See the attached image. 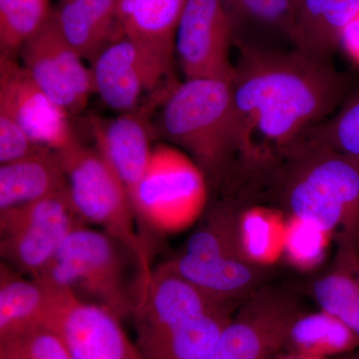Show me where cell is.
I'll return each mask as SVG.
<instances>
[{
  "label": "cell",
  "mask_w": 359,
  "mask_h": 359,
  "mask_svg": "<svg viewBox=\"0 0 359 359\" xmlns=\"http://www.w3.org/2000/svg\"><path fill=\"white\" fill-rule=\"evenodd\" d=\"M69 194L57 153L46 149L0 166V211Z\"/></svg>",
  "instance_id": "cell-19"
},
{
  "label": "cell",
  "mask_w": 359,
  "mask_h": 359,
  "mask_svg": "<svg viewBox=\"0 0 359 359\" xmlns=\"http://www.w3.org/2000/svg\"><path fill=\"white\" fill-rule=\"evenodd\" d=\"M20 54L21 65L33 81L68 114L85 109L94 93L91 71L66 41L52 16Z\"/></svg>",
  "instance_id": "cell-13"
},
{
  "label": "cell",
  "mask_w": 359,
  "mask_h": 359,
  "mask_svg": "<svg viewBox=\"0 0 359 359\" xmlns=\"http://www.w3.org/2000/svg\"><path fill=\"white\" fill-rule=\"evenodd\" d=\"M46 147L33 140L15 120L6 113L0 112V163L13 162L23 159ZM51 150V149H50Z\"/></svg>",
  "instance_id": "cell-29"
},
{
  "label": "cell",
  "mask_w": 359,
  "mask_h": 359,
  "mask_svg": "<svg viewBox=\"0 0 359 359\" xmlns=\"http://www.w3.org/2000/svg\"><path fill=\"white\" fill-rule=\"evenodd\" d=\"M208 185L190 156L160 144L153 149L147 169L131 194L132 204L140 223L157 233H173L200 216Z\"/></svg>",
  "instance_id": "cell-8"
},
{
  "label": "cell",
  "mask_w": 359,
  "mask_h": 359,
  "mask_svg": "<svg viewBox=\"0 0 359 359\" xmlns=\"http://www.w3.org/2000/svg\"><path fill=\"white\" fill-rule=\"evenodd\" d=\"M37 280L122 320L132 318L148 278L128 248L105 231L82 224L66 238Z\"/></svg>",
  "instance_id": "cell-5"
},
{
  "label": "cell",
  "mask_w": 359,
  "mask_h": 359,
  "mask_svg": "<svg viewBox=\"0 0 359 359\" xmlns=\"http://www.w3.org/2000/svg\"><path fill=\"white\" fill-rule=\"evenodd\" d=\"M243 247L252 261L268 257L271 245V228L262 215H249L240 226Z\"/></svg>",
  "instance_id": "cell-30"
},
{
  "label": "cell",
  "mask_w": 359,
  "mask_h": 359,
  "mask_svg": "<svg viewBox=\"0 0 359 359\" xmlns=\"http://www.w3.org/2000/svg\"><path fill=\"white\" fill-rule=\"evenodd\" d=\"M20 359H72L65 342L46 325H35L7 341Z\"/></svg>",
  "instance_id": "cell-27"
},
{
  "label": "cell",
  "mask_w": 359,
  "mask_h": 359,
  "mask_svg": "<svg viewBox=\"0 0 359 359\" xmlns=\"http://www.w3.org/2000/svg\"><path fill=\"white\" fill-rule=\"evenodd\" d=\"M346 43L347 49L358 54L359 57V13L346 28L342 35L341 42Z\"/></svg>",
  "instance_id": "cell-31"
},
{
  "label": "cell",
  "mask_w": 359,
  "mask_h": 359,
  "mask_svg": "<svg viewBox=\"0 0 359 359\" xmlns=\"http://www.w3.org/2000/svg\"><path fill=\"white\" fill-rule=\"evenodd\" d=\"M94 93L120 113L138 108L142 94L159 86L137 45L121 32L91 61Z\"/></svg>",
  "instance_id": "cell-16"
},
{
  "label": "cell",
  "mask_w": 359,
  "mask_h": 359,
  "mask_svg": "<svg viewBox=\"0 0 359 359\" xmlns=\"http://www.w3.org/2000/svg\"><path fill=\"white\" fill-rule=\"evenodd\" d=\"M353 359H359V354H358L356 356H354Z\"/></svg>",
  "instance_id": "cell-35"
},
{
  "label": "cell",
  "mask_w": 359,
  "mask_h": 359,
  "mask_svg": "<svg viewBox=\"0 0 359 359\" xmlns=\"http://www.w3.org/2000/svg\"><path fill=\"white\" fill-rule=\"evenodd\" d=\"M41 282L50 292V306L43 325L57 332L72 359H143L120 318Z\"/></svg>",
  "instance_id": "cell-10"
},
{
  "label": "cell",
  "mask_w": 359,
  "mask_h": 359,
  "mask_svg": "<svg viewBox=\"0 0 359 359\" xmlns=\"http://www.w3.org/2000/svg\"><path fill=\"white\" fill-rule=\"evenodd\" d=\"M235 34L223 0H187L176 35V54L186 79L231 82Z\"/></svg>",
  "instance_id": "cell-11"
},
{
  "label": "cell",
  "mask_w": 359,
  "mask_h": 359,
  "mask_svg": "<svg viewBox=\"0 0 359 359\" xmlns=\"http://www.w3.org/2000/svg\"><path fill=\"white\" fill-rule=\"evenodd\" d=\"M302 136L359 160V97L346 104L332 119L311 127Z\"/></svg>",
  "instance_id": "cell-26"
},
{
  "label": "cell",
  "mask_w": 359,
  "mask_h": 359,
  "mask_svg": "<svg viewBox=\"0 0 359 359\" xmlns=\"http://www.w3.org/2000/svg\"><path fill=\"white\" fill-rule=\"evenodd\" d=\"M238 46L292 43L295 8L292 0H223ZM294 47V46H292Z\"/></svg>",
  "instance_id": "cell-21"
},
{
  "label": "cell",
  "mask_w": 359,
  "mask_h": 359,
  "mask_svg": "<svg viewBox=\"0 0 359 359\" xmlns=\"http://www.w3.org/2000/svg\"><path fill=\"white\" fill-rule=\"evenodd\" d=\"M56 153L67 179L71 204L80 219L100 226L128 248L150 278V250L140 233V221L128 191L119 177L96 149L78 140Z\"/></svg>",
  "instance_id": "cell-6"
},
{
  "label": "cell",
  "mask_w": 359,
  "mask_h": 359,
  "mask_svg": "<svg viewBox=\"0 0 359 359\" xmlns=\"http://www.w3.org/2000/svg\"><path fill=\"white\" fill-rule=\"evenodd\" d=\"M52 18L66 41L90 62L120 33L116 0H60Z\"/></svg>",
  "instance_id": "cell-20"
},
{
  "label": "cell",
  "mask_w": 359,
  "mask_h": 359,
  "mask_svg": "<svg viewBox=\"0 0 359 359\" xmlns=\"http://www.w3.org/2000/svg\"><path fill=\"white\" fill-rule=\"evenodd\" d=\"M358 13L359 0H299L292 46L311 57L332 62L344 30Z\"/></svg>",
  "instance_id": "cell-18"
},
{
  "label": "cell",
  "mask_w": 359,
  "mask_h": 359,
  "mask_svg": "<svg viewBox=\"0 0 359 359\" xmlns=\"http://www.w3.org/2000/svg\"><path fill=\"white\" fill-rule=\"evenodd\" d=\"M285 351L287 353H285L283 351V354H280L282 353V351H280L273 359H328L309 355V354L299 353V351H287V349H285Z\"/></svg>",
  "instance_id": "cell-32"
},
{
  "label": "cell",
  "mask_w": 359,
  "mask_h": 359,
  "mask_svg": "<svg viewBox=\"0 0 359 359\" xmlns=\"http://www.w3.org/2000/svg\"><path fill=\"white\" fill-rule=\"evenodd\" d=\"M85 224L69 194L0 211V255L21 275H43L66 238Z\"/></svg>",
  "instance_id": "cell-9"
},
{
  "label": "cell",
  "mask_w": 359,
  "mask_h": 359,
  "mask_svg": "<svg viewBox=\"0 0 359 359\" xmlns=\"http://www.w3.org/2000/svg\"><path fill=\"white\" fill-rule=\"evenodd\" d=\"M50 306V292L37 278L21 275L0 264V342L7 341L35 325H43Z\"/></svg>",
  "instance_id": "cell-22"
},
{
  "label": "cell",
  "mask_w": 359,
  "mask_h": 359,
  "mask_svg": "<svg viewBox=\"0 0 359 359\" xmlns=\"http://www.w3.org/2000/svg\"><path fill=\"white\" fill-rule=\"evenodd\" d=\"M292 2H294V8H295V7H297V2H299V0H292Z\"/></svg>",
  "instance_id": "cell-34"
},
{
  "label": "cell",
  "mask_w": 359,
  "mask_h": 359,
  "mask_svg": "<svg viewBox=\"0 0 359 359\" xmlns=\"http://www.w3.org/2000/svg\"><path fill=\"white\" fill-rule=\"evenodd\" d=\"M301 314L290 297L257 290L201 359H273L285 349L290 327Z\"/></svg>",
  "instance_id": "cell-12"
},
{
  "label": "cell",
  "mask_w": 359,
  "mask_h": 359,
  "mask_svg": "<svg viewBox=\"0 0 359 359\" xmlns=\"http://www.w3.org/2000/svg\"><path fill=\"white\" fill-rule=\"evenodd\" d=\"M233 318L231 304L212 299L163 264L152 269L131 318L143 359H201Z\"/></svg>",
  "instance_id": "cell-4"
},
{
  "label": "cell",
  "mask_w": 359,
  "mask_h": 359,
  "mask_svg": "<svg viewBox=\"0 0 359 359\" xmlns=\"http://www.w3.org/2000/svg\"><path fill=\"white\" fill-rule=\"evenodd\" d=\"M163 137L187 151L207 178L219 185L242 177L266 149L254 141L240 115L230 82L186 79L168 91L158 120Z\"/></svg>",
  "instance_id": "cell-3"
},
{
  "label": "cell",
  "mask_w": 359,
  "mask_h": 359,
  "mask_svg": "<svg viewBox=\"0 0 359 359\" xmlns=\"http://www.w3.org/2000/svg\"><path fill=\"white\" fill-rule=\"evenodd\" d=\"M245 183L264 187L294 219L327 233L344 226L347 243L359 240L358 159L301 136L269 150Z\"/></svg>",
  "instance_id": "cell-2"
},
{
  "label": "cell",
  "mask_w": 359,
  "mask_h": 359,
  "mask_svg": "<svg viewBox=\"0 0 359 359\" xmlns=\"http://www.w3.org/2000/svg\"><path fill=\"white\" fill-rule=\"evenodd\" d=\"M231 82L236 107L257 133L283 147L332 114L353 87V79L332 62L297 48L238 46Z\"/></svg>",
  "instance_id": "cell-1"
},
{
  "label": "cell",
  "mask_w": 359,
  "mask_h": 359,
  "mask_svg": "<svg viewBox=\"0 0 359 359\" xmlns=\"http://www.w3.org/2000/svg\"><path fill=\"white\" fill-rule=\"evenodd\" d=\"M359 337L351 328L325 311L301 314L287 334L285 349L328 358L353 351Z\"/></svg>",
  "instance_id": "cell-23"
},
{
  "label": "cell",
  "mask_w": 359,
  "mask_h": 359,
  "mask_svg": "<svg viewBox=\"0 0 359 359\" xmlns=\"http://www.w3.org/2000/svg\"><path fill=\"white\" fill-rule=\"evenodd\" d=\"M226 209L211 212L183 252L166 263L177 275L217 301L235 304L255 294L261 268L243 247L240 226Z\"/></svg>",
  "instance_id": "cell-7"
},
{
  "label": "cell",
  "mask_w": 359,
  "mask_h": 359,
  "mask_svg": "<svg viewBox=\"0 0 359 359\" xmlns=\"http://www.w3.org/2000/svg\"><path fill=\"white\" fill-rule=\"evenodd\" d=\"M0 359H20L13 346L8 344H0Z\"/></svg>",
  "instance_id": "cell-33"
},
{
  "label": "cell",
  "mask_w": 359,
  "mask_h": 359,
  "mask_svg": "<svg viewBox=\"0 0 359 359\" xmlns=\"http://www.w3.org/2000/svg\"><path fill=\"white\" fill-rule=\"evenodd\" d=\"M358 278H359V271H358Z\"/></svg>",
  "instance_id": "cell-36"
},
{
  "label": "cell",
  "mask_w": 359,
  "mask_h": 359,
  "mask_svg": "<svg viewBox=\"0 0 359 359\" xmlns=\"http://www.w3.org/2000/svg\"><path fill=\"white\" fill-rule=\"evenodd\" d=\"M325 231L313 224L294 219L285 238V250L294 263L302 266L316 264L325 249Z\"/></svg>",
  "instance_id": "cell-28"
},
{
  "label": "cell",
  "mask_w": 359,
  "mask_h": 359,
  "mask_svg": "<svg viewBox=\"0 0 359 359\" xmlns=\"http://www.w3.org/2000/svg\"><path fill=\"white\" fill-rule=\"evenodd\" d=\"M149 113L148 108H137L112 119L95 116L89 119L96 150L121 180L130 198L145 173L154 149V128Z\"/></svg>",
  "instance_id": "cell-17"
},
{
  "label": "cell",
  "mask_w": 359,
  "mask_h": 359,
  "mask_svg": "<svg viewBox=\"0 0 359 359\" xmlns=\"http://www.w3.org/2000/svg\"><path fill=\"white\" fill-rule=\"evenodd\" d=\"M314 299L321 311L344 323L359 337V278L337 271L316 280Z\"/></svg>",
  "instance_id": "cell-25"
},
{
  "label": "cell",
  "mask_w": 359,
  "mask_h": 359,
  "mask_svg": "<svg viewBox=\"0 0 359 359\" xmlns=\"http://www.w3.org/2000/svg\"><path fill=\"white\" fill-rule=\"evenodd\" d=\"M187 0H116L123 35L137 45L161 84L173 72L176 35Z\"/></svg>",
  "instance_id": "cell-15"
},
{
  "label": "cell",
  "mask_w": 359,
  "mask_h": 359,
  "mask_svg": "<svg viewBox=\"0 0 359 359\" xmlns=\"http://www.w3.org/2000/svg\"><path fill=\"white\" fill-rule=\"evenodd\" d=\"M49 0H0V51L16 57L21 49L48 22Z\"/></svg>",
  "instance_id": "cell-24"
},
{
  "label": "cell",
  "mask_w": 359,
  "mask_h": 359,
  "mask_svg": "<svg viewBox=\"0 0 359 359\" xmlns=\"http://www.w3.org/2000/svg\"><path fill=\"white\" fill-rule=\"evenodd\" d=\"M0 112L13 117L37 144L56 152L77 140L67 111L11 56L0 55Z\"/></svg>",
  "instance_id": "cell-14"
}]
</instances>
